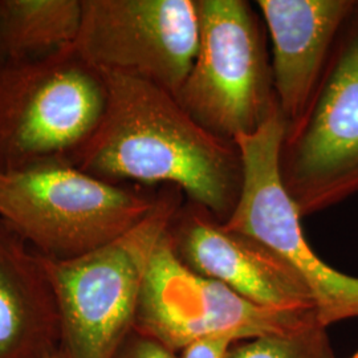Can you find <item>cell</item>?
Masks as SVG:
<instances>
[{"mask_svg": "<svg viewBox=\"0 0 358 358\" xmlns=\"http://www.w3.org/2000/svg\"><path fill=\"white\" fill-rule=\"evenodd\" d=\"M101 75L103 117L66 161L110 183L178 187L187 201L226 223L243 189L238 145L199 125L162 87L124 73Z\"/></svg>", "mask_w": 358, "mask_h": 358, "instance_id": "cell-1", "label": "cell"}, {"mask_svg": "<svg viewBox=\"0 0 358 358\" xmlns=\"http://www.w3.org/2000/svg\"><path fill=\"white\" fill-rule=\"evenodd\" d=\"M159 190L96 178L66 159L0 170V219L40 255L71 259L110 243L154 210Z\"/></svg>", "mask_w": 358, "mask_h": 358, "instance_id": "cell-2", "label": "cell"}, {"mask_svg": "<svg viewBox=\"0 0 358 358\" xmlns=\"http://www.w3.org/2000/svg\"><path fill=\"white\" fill-rule=\"evenodd\" d=\"M186 196L159 189L153 211L118 239L71 259L44 257L60 319L63 358H112L134 331L142 282L154 248Z\"/></svg>", "mask_w": 358, "mask_h": 358, "instance_id": "cell-3", "label": "cell"}, {"mask_svg": "<svg viewBox=\"0 0 358 358\" xmlns=\"http://www.w3.org/2000/svg\"><path fill=\"white\" fill-rule=\"evenodd\" d=\"M279 167L300 217L358 194V0L303 115L287 125Z\"/></svg>", "mask_w": 358, "mask_h": 358, "instance_id": "cell-4", "label": "cell"}, {"mask_svg": "<svg viewBox=\"0 0 358 358\" xmlns=\"http://www.w3.org/2000/svg\"><path fill=\"white\" fill-rule=\"evenodd\" d=\"M105 103L101 72L72 47L0 63V170L68 159L97 128Z\"/></svg>", "mask_w": 358, "mask_h": 358, "instance_id": "cell-5", "label": "cell"}, {"mask_svg": "<svg viewBox=\"0 0 358 358\" xmlns=\"http://www.w3.org/2000/svg\"><path fill=\"white\" fill-rule=\"evenodd\" d=\"M198 51L176 99L217 137L252 134L278 106L264 28L251 3L195 0Z\"/></svg>", "mask_w": 358, "mask_h": 358, "instance_id": "cell-6", "label": "cell"}, {"mask_svg": "<svg viewBox=\"0 0 358 358\" xmlns=\"http://www.w3.org/2000/svg\"><path fill=\"white\" fill-rule=\"evenodd\" d=\"M287 121L279 106L252 134L236 137L243 189L226 229L252 236L285 259L310 289L317 320L328 328L358 317V278L333 268L307 243L301 217L284 189L279 154Z\"/></svg>", "mask_w": 358, "mask_h": 358, "instance_id": "cell-7", "label": "cell"}, {"mask_svg": "<svg viewBox=\"0 0 358 358\" xmlns=\"http://www.w3.org/2000/svg\"><path fill=\"white\" fill-rule=\"evenodd\" d=\"M315 322H319L316 312L259 307L227 285L192 272L173 252L165 231L143 278L134 331L178 355L207 336L229 333L244 341Z\"/></svg>", "mask_w": 358, "mask_h": 358, "instance_id": "cell-8", "label": "cell"}, {"mask_svg": "<svg viewBox=\"0 0 358 358\" xmlns=\"http://www.w3.org/2000/svg\"><path fill=\"white\" fill-rule=\"evenodd\" d=\"M81 8L72 48L84 62L177 94L198 51L195 0H81Z\"/></svg>", "mask_w": 358, "mask_h": 358, "instance_id": "cell-9", "label": "cell"}, {"mask_svg": "<svg viewBox=\"0 0 358 358\" xmlns=\"http://www.w3.org/2000/svg\"><path fill=\"white\" fill-rule=\"evenodd\" d=\"M166 235L183 266L256 306L316 312L310 289L285 259L252 236L226 229L202 206L185 199L170 219Z\"/></svg>", "mask_w": 358, "mask_h": 358, "instance_id": "cell-10", "label": "cell"}, {"mask_svg": "<svg viewBox=\"0 0 358 358\" xmlns=\"http://www.w3.org/2000/svg\"><path fill=\"white\" fill-rule=\"evenodd\" d=\"M353 0H257L272 43L276 101L294 122L316 90Z\"/></svg>", "mask_w": 358, "mask_h": 358, "instance_id": "cell-11", "label": "cell"}, {"mask_svg": "<svg viewBox=\"0 0 358 358\" xmlns=\"http://www.w3.org/2000/svg\"><path fill=\"white\" fill-rule=\"evenodd\" d=\"M59 343V309L44 257L0 219V358H50Z\"/></svg>", "mask_w": 358, "mask_h": 358, "instance_id": "cell-12", "label": "cell"}, {"mask_svg": "<svg viewBox=\"0 0 358 358\" xmlns=\"http://www.w3.org/2000/svg\"><path fill=\"white\" fill-rule=\"evenodd\" d=\"M81 11V0H0L3 63L36 60L72 47Z\"/></svg>", "mask_w": 358, "mask_h": 358, "instance_id": "cell-13", "label": "cell"}, {"mask_svg": "<svg viewBox=\"0 0 358 358\" xmlns=\"http://www.w3.org/2000/svg\"><path fill=\"white\" fill-rule=\"evenodd\" d=\"M227 358H336L320 322L292 332L266 334L232 346Z\"/></svg>", "mask_w": 358, "mask_h": 358, "instance_id": "cell-14", "label": "cell"}, {"mask_svg": "<svg viewBox=\"0 0 358 358\" xmlns=\"http://www.w3.org/2000/svg\"><path fill=\"white\" fill-rule=\"evenodd\" d=\"M242 340L235 334H214L195 340L179 352L178 358H227L232 346Z\"/></svg>", "mask_w": 358, "mask_h": 358, "instance_id": "cell-15", "label": "cell"}, {"mask_svg": "<svg viewBox=\"0 0 358 358\" xmlns=\"http://www.w3.org/2000/svg\"><path fill=\"white\" fill-rule=\"evenodd\" d=\"M112 358H178V356L153 338L133 331Z\"/></svg>", "mask_w": 358, "mask_h": 358, "instance_id": "cell-16", "label": "cell"}, {"mask_svg": "<svg viewBox=\"0 0 358 358\" xmlns=\"http://www.w3.org/2000/svg\"><path fill=\"white\" fill-rule=\"evenodd\" d=\"M50 358H63V357H62V356H60V353H59V352H57V353H55V355H53V356H52V357H50Z\"/></svg>", "mask_w": 358, "mask_h": 358, "instance_id": "cell-17", "label": "cell"}, {"mask_svg": "<svg viewBox=\"0 0 358 358\" xmlns=\"http://www.w3.org/2000/svg\"><path fill=\"white\" fill-rule=\"evenodd\" d=\"M349 358H358V349L357 350H356V352H355V353H353V355H352V356H350V357Z\"/></svg>", "mask_w": 358, "mask_h": 358, "instance_id": "cell-18", "label": "cell"}]
</instances>
